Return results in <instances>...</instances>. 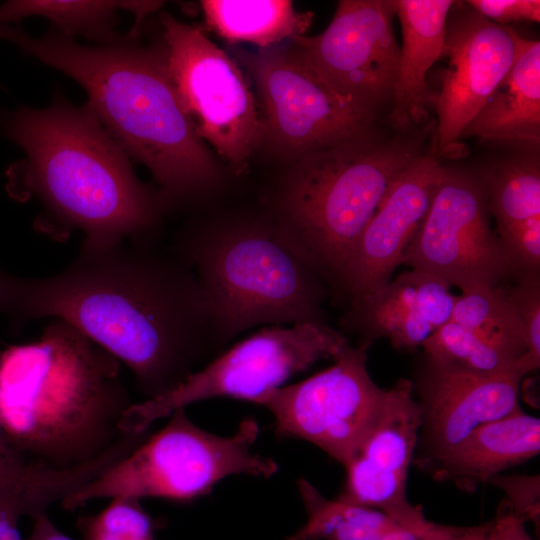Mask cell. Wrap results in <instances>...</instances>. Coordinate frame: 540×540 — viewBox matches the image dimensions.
<instances>
[{"mask_svg":"<svg viewBox=\"0 0 540 540\" xmlns=\"http://www.w3.org/2000/svg\"><path fill=\"white\" fill-rule=\"evenodd\" d=\"M0 311L18 326L47 317L71 325L131 370L144 400L171 392L220 354L195 273L152 237L82 244L50 277L0 267Z\"/></svg>","mask_w":540,"mask_h":540,"instance_id":"1","label":"cell"},{"mask_svg":"<svg viewBox=\"0 0 540 540\" xmlns=\"http://www.w3.org/2000/svg\"><path fill=\"white\" fill-rule=\"evenodd\" d=\"M5 135L26 157L6 173L17 199L38 198L44 217L38 228L53 237L79 229L83 244L111 246L154 237L167 202L134 174L125 151L89 107L63 102L3 116Z\"/></svg>","mask_w":540,"mask_h":540,"instance_id":"2","label":"cell"},{"mask_svg":"<svg viewBox=\"0 0 540 540\" xmlns=\"http://www.w3.org/2000/svg\"><path fill=\"white\" fill-rule=\"evenodd\" d=\"M134 403L119 360L63 321L0 351V425L36 468L66 472L96 461L129 434L121 425Z\"/></svg>","mask_w":540,"mask_h":540,"instance_id":"3","label":"cell"},{"mask_svg":"<svg viewBox=\"0 0 540 540\" xmlns=\"http://www.w3.org/2000/svg\"><path fill=\"white\" fill-rule=\"evenodd\" d=\"M0 39L82 85L88 107L125 153L150 170L168 205L202 199L221 185V167L183 107L164 46L86 47L56 31L34 38L9 25L0 27Z\"/></svg>","mask_w":540,"mask_h":540,"instance_id":"4","label":"cell"},{"mask_svg":"<svg viewBox=\"0 0 540 540\" xmlns=\"http://www.w3.org/2000/svg\"><path fill=\"white\" fill-rule=\"evenodd\" d=\"M171 247L200 283L220 352L256 326L324 322L325 279L274 217L211 222Z\"/></svg>","mask_w":540,"mask_h":540,"instance_id":"5","label":"cell"},{"mask_svg":"<svg viewBox=\"0 0 540 540\" xmlns=\"http://www.w3.org/2000/svg\"><path fill=\"white\" fill-rule=\"evenodd\" d=\"M416 156L409 143L374 132L306 154L281 182L274 219L319 274L338 284L388 188Z\"/></svg>","mask_w":540,"mask_h":540,"instance_id":"6","label":"cell"},{"mask_svg":"<svg viewBox=\"0 0 540 540\" xmlns=\"http://www.w3.org/2000/svg\"><path fill=\"white\" fill-rule=\"evenodd\" d=\"M259 431L254 418H245L234 434L219 436L197 426L185 409H178L163 428L64 497L61 506L73 511L92 500L120 496L190 500L231 475L269 478L278 465L253 451Z\"/></svg>","mask_w":540,"mask_h":540,"instance_id":"7","label":"cell"},{"mask_svg":"<svg viewBox=\"0 0 540 540\" xmlns=\"http://www.w3.org/2000/svg\"><path fill=\"white\" fill-rule=\"evenodd\" d=\"M348 340L325 322L268 326L222 351L171 392L134 403L122 422L125 433L151 428L178 409L217 397L252 403L316 362L334 358Z\"/></svg>","mask_w":540,"mask_h":540,"instance_id":"8","label":"cell"},{"mask_svg":"<svg viewBox=\"0 0 540 540\" xmlns=\"http://www.w3.org/2000/svg\"><path fill=\"white\" fill-rule=\"evenodd\" d=\"M169 73L199 138L239 176L262 142L256 99L240 67L199 26L160 15Z\"/></svg>","mask_w":540,"mask_h":540,"instance_id":"9","label":"cell"},{"mask_svg":"<svg viewBox=\"0 0 540 540\" xmlns=\"http://www.w3.org/2000/svg\"><path fill=\"white\" fill-rule=\"evenodd\" d=\"M261 108L262 141L298 160L373 133L376 111L335 89L289 44L243 53Z\"/></svg>","mask_w":540,"mask_h":540,"instance_id":"10","label":"cell"},{"mask_svg":"<svg viewBox=\"0 0 540 540\" xmlns=\"http://www.w3.org/2000/svg\"><path fill=\"white\" fill-rule=\"evenodd\" d=\"M368 344L345 346L329 368L261 395L278 437L305 440L346 467L377 420L386 396L367 369Z\"/></svg>","mask_w":540,"mask_h":540,"instance_id":"11","label":"cell"},{"mask_svg":"<svg viewBox=\"0 0 540 540\" xmlns=\"http://www.w3.org/2000/svg\"><path fill=\"white\" fill-rule=\"evenodd\" d=\"M486 186L471 174L444 167L428 213L401 264L442 278L462 292L496 287L513 272L489 222Z\"/></svg>","mask_w":540,"mask_h":540,"instance_id":"12","label":"cell"},{"mask_svg":"<svg viewBox=\"0 0 540 540\" xmlns=\"http://www.w3.org/2000/svg\"><path fill=\"white\" fill-rule=\"evenodd\" d=\"M394 14L391 0H341L323 32L289 45L340 93L376 111L392 100L397 80Z\"/></svg>","mask_w":540,"mask_h":540,"instance_id":"13","label":"cell"},{"mask_svg":"<svg viewBox=\"0 0 540 540\" xmlns=\"http://www.w3.org/2000/svg\"><path fill=\"white\" fill-rule=\"evenodd\" d=\"M420 423L412 381L401 378L386 389L377 420L345 467L346 481L336 500L379 510L421 538L434 522L407 498Z\"/></svg>","mask_w":540,"mask_h":540,"instance_id":"14","label":"cell"},{"mask_svg":"<svg viewBox=\"0 0 540 540\" xmlns=\"http://www.w3.org/2000/svg\"><path fill=\"white\" fill-rule=\"evenodd\" d=\"M523 377L480 375L426 358L412 382L421 420L412 465L429 475L477 427L517 410Z\"/></svg>","mask_w":540,"mask_h":540,"instance_id":"15","label":"cell"},{"mask_svg":"<svg viewBox=\"0 0 540 540\" xmlns=\"http://www.w3.org/2000/svg\"><path fill=\"white\" fill-rule=\"evenodd\" d=\"M512 32L475 10L448 16L443 55L449 66L436 101L437 148L445 157L457 154L464 129L509 71L515 57Z\"/></svg>","mask_w":540,"mask_h":540,"instance_id":"16","label":"cell"},{"mask_svg":"<svg viewBox=\"0 0 540 540\" xmlns=\"http://www.w3.org/2000/svg\"><path fill=\"white\" fill-rule=\"evenodd\" d=\"M443 170L436 157L418 155L390 185L338 281L351 303L369 297L389 282L428 213Z\"/></svg>","mask_w":540,"mask_h":540,"instance_id":"17","label":"cell"},{"mask_svg":"<svg viewBox=\"0 0 540 540\" xmlns=\"http://www.w3.org/2000/svg\"><path fill=\"white\" fill-rule=\"evenodd\" d=\"M450 287L426 271H405L374 294L352 303L349 318L367 335L419 342L451 320L457 296Z\"/></svg>","mask_w":540,"mask_h":540,"instance_id":"18","label":"cell"},{"mask_svg":"<svg viewBox=\"0 0 540 540\" xmlns=\"http://www.w3.org/2000/svg\"><path fill=\"white\" fill-rule=\"evenodd\" d=\"M540 453V420L521 407L477 427L429 476L474 493L481 484Z\"/></svg>","mask_w":540,"mask_h":540,"instance_id":"19","label":"cell"},{"mask_svg":"<svg viewBox=\"0 0 540 540\" xmlns=\"http://www.w3.org/2000/svg\"><path fill=\"white\" fill-rule=\"evenodd\" d=\"M399 17L403 44L393 92L392 120L398 127L421 122L427 115L426 76L443 55L451 0H391Z\"/></svg>","mask_w":540,"mask_h":540,"instance_id":"20","label":"cell"},{"mask_svg":"<svg viewBox=\"0 0 540 540\" xmlns=\"http://www.w3.org/2000/svg\"><path fill=\"white\" fill-rule=\"evenodd\" d=\"M514 61L461 137L538 144L540 140V42L512 32Z\"/></svg>","mask_w":540,"mask_h":540,"instance_id":"21","label":"cell"},{"mask_svg":"<svg viewBox=\"0 0 540 540\" xmlns=\"http://www.w3.org/2000/svg\"><path fill=\"white\" fill-rule=\"evenodd\" d=\"M205 23L230 43L249 42L259 49L302 36L313 12L295 9L289 0H203Z\"/></svg>","mask_w":540,"mask_h":540,"instance_id":"22","label":"cell"},{"mask_svg":"<svg viewBox=\"0 0 540 540\" xmlns=\"http://www.w3.org/2000/svg\"><path fill=\"white\" fill-rule=\"evenodd\" d=\"M297 487L307 522L287 540H420L379 510L330 500L304 478Z\"/></svg>","mask_w":540,"mask_h":540,"instance_id":"23","label":"cell"},{"mask_svg":"<svg viewBox=\"0 0 540 540\" xmlns=\"http://www.w3.org/2000/svg\"><path fill=\"white\" fill-rule=\"evenodd\" d=\"M160 6L158 1L13 0L0 5V27L40 16L65 36L81 33L96 41L111 42L118 9L133 12L138 22Z\"/></svg>","mask_w":540,"mask_h":540,"instance_id":"24","label":"cell"},{"mask_svg":"<svg viewBox=\"0 0 540 540\" xmlns=\"http://www.w3.org/2000/svg\"><path fill=\"white\" fill-rule=\"evenodd\" d=\"M422 347L428 360L458 370L480 375L520 373L517 356L451 320L437 329Z\"/></svg>","mask_w":540,"mask_h":540,"instance_id":"25","label":"cell"},{"mask_svg":"<svg viewBox=\"0 0 540 540\" xmlns=\"http://www.w3.org/2000/svg\"><path fill=\"white\" fill-rule=\"evenodd\" d=\"M451 321L466 326L521 359L526 353L521 321L502 287H476L457 296Z\"/></svg>","mask_w":540,"mask_h":540,"instance_id":"26","label":"cell"},{"mask_svg":"<svg viewBox=\"0 0 540 540\" xmlns=\"http://www.w3.org/2000/svg\"><path fill=\"white\" fill-rule=\"evenodd\" d=\"M67 472L47 471L28 464L7 443L0 425V503L20 501L27 516L47 512L68 493Z\"/></svg>","mask_w":540,"mask_h":540,"instance_id":"27","label":"cell"},{"mask_svg":"<svg viewBox=\"0 0 540 540\" xmlns=\"http://www.w3.org/2000/svg\"><path fill=\"white\" fill-rule=\"evenodd\" d=\"M485 186L498 230L540 216V171L536 162H507L490 175Z\"/></svg>","mask_w":540,"mask_h":540,"instance_id":"28","label":"cell"},{"mask_svg":"<svg viewBox=\"0 0 540 540\" xmlns=\"http://www.w3.org/2000/svg\"><path fill=\"white\" fill-rule=\"evenodd\" d=\"M77 527L83 540H155L157 525L140 499L120 496L97 514L79 516Z\"/></svg>","mask_w":540,"mask_h":540,"instance_id":"29","label":"cell"},{"mask_svg":"<svg viewBox=\"0 0 540 540\" xmlns=\"http://www.w3.org/2000/svg\"><path fill=\"white\" fill-rule=\"evenodd\" d=\"M506 295L524 331L526 353L517 368L524 376L540 366V282L539 277H521Z\"/></svg>","mask_w":540,"mask_h":540,"instance_id":"30","label":"cell"},{"mask_svg":"<svg viewBox=\"0 0 540 540\" xmlns=\"http://www.w3.org/2000/svg\"><path fill=\"white\" fill-rule=\"evenodd\" d=\"M513 272L539 277L540 216L498 230Z\"/></svg>","mask_w":540,"mask_h":540,"instance_id":"31","label":"cell"},{"mask_svg":"<svg viewBox=\"0 0 540 540\" xmlns=\"http://www.w3.org/2000/svg\"><path fill=\"white\" fill-rule=\"evenodd\" d=\"M487 484L501 489L513 512L525 523L540 527V477L535 475H503L491 478Z\"/></svg>","mask_w":540,"mask_h":540,"instance_id":"32","label":"cell"},{"mask_svg":"<svg viewBox=\"0 0 540 540\" xmlns=\"http://www.w3.org/2000/svg\"><path fill=\"white\" fill-rule=\"evenodd\" d=\"M467 3L483 17L502 26L509 22L540 21L539 0H469Z\"/></svg>","mask_w":540,"mask_h":540,"instance_id":"33","label":"cell"},{"mask_svg":"<svg viewBox=\"0 0 540 540\" xmlns=\"http://www.w3.org/2000/svg\"><path fill=\"white\" fill-rule=\"evenodd\" d=\"M525 522L512 510L504 498L498 505L494 517L489 520L485 540H533L526 530Z\"/></svg>","mask_w":540,"mask_h":540,"instance_id":"34","label":"cell"},{"mask_svg":"<svg viewBox=\"0 0 540 540\" xmlns=\"http://www.w3.org/2000/svg\"><path fill=\"white\" fill-rule=\"evenodd\" d=\"M489 521L473 526L436 524L420 540H485Z\"/></svg>","mask_w":540,"mask_h":540,"instance_id":"35","label":"cell"},{"mask_svg":"<svg viewBox=\"0 0 540 540\" xmlns=\"http://www.w3.org/2000/svg\"><path fill=\"white\" fill-rule=\"evenodd\" d=\"M33 525L29 536L24 540H72L50 520L47 512L31 517Z\"/></svg>","mask_w":540,"mask_h":540,"instance_id":"36","label":"cell"}]
</instances>
